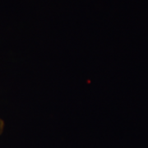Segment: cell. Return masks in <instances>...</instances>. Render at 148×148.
I'll list each match as a JSON object with an SVG mask.
<instances>
[{"instance_id":"cell-1","label":"cell","mask_w":148,"mask_h":148,"mask_svg":"<svg viewBox=\"0 0 148 148\" xmlns=\"http://www.w3.org/2000/svg\"><path fill=\"white\" fill-rule=\"evenodd\" d=\"M3 127H4V123L2 119H0V134L3 131Z\"/></svg>"}]
</instances>
